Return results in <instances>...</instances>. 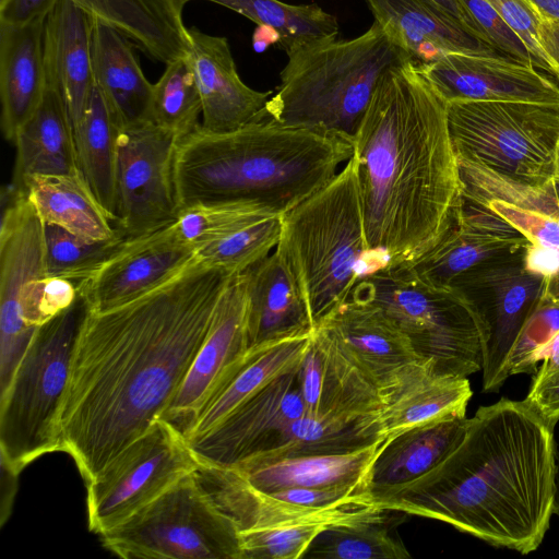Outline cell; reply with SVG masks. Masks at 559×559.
Instances as JSON below:
<instances>
[{"mask_svg": "<svg viewBox=\"0 0 559 559\" xmlns=\"http://www.w3.org/2000/svg\"><path fill=\"white\" fill-rule=\"evenodd\" d=\"M462 198L512 225L531 245L559 257V191L556 180L534 187L459 160Z\"/></svg>", "mask_w": 559, "mask_h": 559, "instance_id": "603a6c76", "label": "cell"}, {"mask_svg": "<svg viewBox=\"0 0 559 559\" xmlns=\"http://www.w3.org/2000/svg\"><path fill=\"white\" fill-rule=\"evenodd\" d=\"M447 109L457 160L534 187L559 178V104L456 100Z\"/></svg>", "mask_w": 559, "mask_h": 559, "instance_id": "9c48e42d", "label": "cell"}, {"mask_svg": "<svg viewBox=\"0 0 559 559\" xmlns=\"http://www.w3.org/2000/svg\"><path fill=\"white\" fill-rule=\"evenodd\" d=\"M438 7L459 21L473 35L484 40L478 28L462 0H431ZM485 41V40H484Z\"/></svg>", "mask_w": 559, "mask_h": 559, "instance_id": "11a10c76", "label": "cell"}, {"mask_svg": "<svg viewBox=\"0 0 559 559\" xmlns=\"http://www.w3.org/2000/svg\"><path fill=\"white\" fill-rule=\"evenodd\" d=\"M554 428L525 401L502 397L480 406L433 468L372 501L527 555L540 546L554 515Z\"/></svg>", "mask_w": 559, "mask_h": 559, "instance_id": "3957f363", "label": "cell"}, {"mask_svg": "<svg viewBox=\"0 0 559 559\" xmlns=\"http://www.w3.org/2000/svg\"><path fill=\"white\" fill-rule=\"evenodd\" d=\"M447 103L501 100L559 104V83L506 56L450 52L419 67Z\"/></svg>", "mask_w": 559, "mask_h": 559, "instance_id": "ac0fdd59", "label": "cell"}, {"mask_svg": "<svg viewBox=\"0 0 559 559\" xmlns=\"http://www.w3.org/2000/svg\"><path fill=\"white\" fill-rule=\"evenodd\" d=\"M379 440L376 416L342 418L304 414L274 429L247 459L274 460L298 455L341 454Z\"/></svg>", "mask_w": 559, "mask_h": 559, "instance_id": "e575fe53", "label": "cell"}, {"mask_svg": "<svg viewBox=\"0 0 559 559\" xmlns=\"http://www.w3.org/2000/svg\"><path fill=\"white\" fill-rule=\"evenodd\" d=\"M559 371V332L548 345L542 366L537 369L534 378H544Z\"/></svg>", "mask_w": 559, "mask_h": 559, "instance_id": "9f6ffc18", "label": "cell"}, {"mask_svg": "<svg viewBox=\"0 0 559 559\" xmlns=\"http://www.w3.org/2000/svg\"><path fill=\"white\" fill-rule=\"evenodd\" d=\"M19 475L20 474L17 472L12 469L8 463L1 459V525L5 523L11 513L14 497L17 491Z\"/></svg>", "mask_w": 559, "mask_h": 559, "instance_id": "db71d44e", "label": "cell"}, {"mask_svg": "<svg viewBox=\"0 0 559 559\" xmlns=\"http://www.w3.org/2000/svg\"><path fill=\"white\" fill-rule=\"evenodd\" d=\"M317 334L323 356L318 416L361 418L383 408L377 384L322 329Z\"/></svg>", "mask_w": 559, "mask_h": 559, "instance_id": "74e56055", "label": "cell"}, {"mask_svg": "<svg viewBox=\"0 0 559 559\" xmlns=\"http://www.w3.org/2000/svg\"><path fill=\"white\" fill-rule=\"evenodd\" d=\"M46 16L23 24L0 22V122L4 139L12 143L38 109L47 87Z\"/></svg>", "mask_w": 559, "mask_h": 559, "instance_id": "d4e9b609", "label": "cell"}, {"mask_svg": "<svg viewBox=\"0 0 559 559\" xmlns=\"http://www.w3.org/2000/svg\"><path fill=\"white\" fill-rule=\"evenodd\" d=\"M249 349L246 274L223 290L209 333L160 419L186 438L199 412Z\"/></svg>", "mask_w": 559, "mask_h": 559, "instance_id": "e0dca14e", "label": "cell"}, {"mask_svg": "<svg viewBox=\"0 0 559 559\" xmlns=\"http://www.w3.org/2000/svg\"><path fill=\"white\" fill-rule=\"evenodd\" d=\"M554 514L559 518V443L556 448Z\"/></svg>", "mask_w": 559, "mask_h": 559, "instance_id": "680465c9", "label": "cell"}, {"mask_svg": "<svg viewBox=\"0 0 559 559\" xmlns=\"http://www.w3.org/2000/svg\"><path fill=\"white\" fill-rule=\"evenodd\" d=\"M245 274L249 348L313 331L300 288L276 249Z\"/></svg>", "mask_w": 559, "mask_h": 559, "instance_id": "83f0119b", "label": "cell"}, {"mask_svg": "<svg viewBox=\"0 0 559 559\" xmlns=\"http://www.w3.org/2000/svg\"><path fill=\"white\" fill-rule=\"evenodd\" d=\"M88 310L79 293L40 325L0 397V457L19 474L41 455L62 451L59 416Z\"/></svg>", "mask_w": 559, "mask_h": 559, "instance_id": "52a82bcc", "label": "cell"}, {"mask_svg": "<svg viewBox=\"0 0 559 559\" xmlns=\"http://www.w3.org/2000/svg\"><path fill=\"white\" fill-rule=\"evenodd\" d=\"M524 401L555 427L559 420V371L544 378H534Z\"/></svg>", "mask_w": 559, "mask_h": 559, "instance_id": "f907efd6", "label": "cell"}, {"mask_svg": "<svg viewBox=\"0 0 559 559\" xmlns=\"http://www.w3.org/2000/svg\"><path fill=\"white\" fill-rule=\"evenodd\" d=\"M559 332V299L542 295L516 337L504 365V376L537 372L546 349Z\"/></svg>", "mask_w": 559, "mask_h": 559, "instance_id": "f6af8a7d", "label": "cell"}, {"mask_svg": "<svg viewBox=\"0 0 559 559\" xmlns=\"http://www.w3.org/2000/svg\"><path fill=\"white\" fill-rule=\"evenodd\" d=\"M539 41L555 68L556 80L559 83V21L542 17Z\"/></svg>", "mask_w": 559, "mask_h": 559, "instance_id": "f5cc1de1", "label": "cell"}, {"mask_svg": "<svg viewBox=\"0 0 559 559\" xmlns=\"http://www.w3.org/2000/svg\"><path fill=\"white\" fill-rule=\"evenodd\" d=\"M287 57L265 118L318 130L352 145L382 75L412 60L376 21L355 38L313 40Z\"/></svg>", "mask_w": 559, "mask_h": 559, "instance_id": "5b68a950", "label": "cell"}, {"mask_svg": "<svg viewBox=\"0 0 559 559\" xmlns=\"http://www.w3.org/2000/svg\"><path fill=\"white\" fill-rule=\"evenodd\" d=\"M91 19L129 38L156 61L168 64L189 52L183 7L177 0H72Z\"/></svg>", "mask_w": 559, "mask_h": 559, "instance_id": "4dcf8cb0", "label": "cell"}, {"mask_svg": "<svg viewBox=\"0 0 559 559\" xmlns=\"http://www.w3.org/2000/svg\"><path fill=\"white\" fill-rule=\"evenodd\" d=\"M200 464L183 435L156 420L86 484L90 531L100 536L117 527Z\"/></svg>", "mask_w": 559, "mask_h": 559, "instance_id": "8fae6325", "label": "cell"}, {"mask_svg": "<svg viewBox=\"0 0 559 559\" xmlns=\"http://www.w3.org/2000/svg\"><path fill=\"white\" fill-rule=\"evenodd\" d=\"M182 7H185L186 1L185 0H177Z\"/></svg>", "mask_w": 559, "mask_h": 559, "instance_id": "91938a15", "label": "cell"}, {"mask_svg": "<svg viewBox=\"0 0 559 559\" xmlns=\"http://www.w3.org/2000/svg\"><path fill=\"white\" fill-rule=\"evenodd\" d=\"M0 225V396L37 329L27 325L19 297L33 280L46 275L44 222L26 191L10 183L2 189Z\"/></svg>", "mask_w": 559, "mask_h": 559, "instance_id": "4fadbf2b", "label": "cell"}, {"mask_svg": "<svg viewBox=\"0 0 559 559\" xmlns=\"http://www.w3.org/2000/svg\"><path fill=\"white\" fill-rule=\"evenodd\" d=\"M384 441L341 454L287 456L274 460L247 459L234 467L251 486L271 492L287 488L365 486ZM371 491V490H370Z\"/></svg>", "mask_w": 559, "mask_h": 559, "instance_id": "f1b7e54d", "label": "cell"}, {"mask_svg": "<svg viewBox=\"0 0 559 559\" xmlns=\"http://www.w3.org/2000/svg\"><path fill=\"white\" fill-rule=\"evenodd\" d=\"M328 523L292 524L239 532L241 559H299Z\"/></svg>", "mask_w": 559, "mask_h": 559, "instance_id": "bcb514c9", "label": "cell"}, {"mask_svg": "<svg viewBox=\"0 0 559 559\" xmlns=\"http://www.w3.org/2000/svg\"><path fill=\"white\" fill-rule=\"evenodd\" d=\"M283 215L265 212L241 228L197 249V257L210 266L233 275L246 272L276 248Z\"/></svg>", "mask_w": 559, "mask_h": 559, "instance_id": "60d3db41", "label": "cell"}, {"mask_svg": "<svg viewBox=\"0 0 559 559\" xmlns=\"http://www.w3.org/2000/svg\"><path fill=\"white\" fill-rule=\"evenodd\" d=\"M187 60L202 102L201 126L228 132L265 118L272 91L260 92L240 78L226 37L188 28Z\"/></svg>", "mask_w": 559, "mask_h": 559, "instance_id": "7402d4cb", "label": "cell"}, {"mask_svg": "<svg viewBox=\"0 0 559 559\" xmlns=\"http://www.w3.org/2000/svg\"><path fill=\"white\" fill-rule=\"evenodd\" d=\"M186 3L190 0H185ZM233 10L261 27L272 29L286 53L313 40L338 35L337 19L319 4H289L281 0H204Z\"/></svg>", "mask_w": 559, "mask_h": 559, "instance_id": "f35d334b", "label": "cell"}, {"mask_svg": "<svg viewBox=\"0 0 559 559\" xmlns=\"http://www.w3.org/2000/svg\"><path fill=\"white\" fill-rule=\"evenodd\" d=\"M119 131L94 83L86 107L73 127L76 160L81 175L114 224Z\"/></svg>", "mask_w": 559, "mask_h": 559, "instance_id": "8d00e7d4", "label": "cell"}, {"mask_svg": "<svg viewBox=\"0 0 559 559\" xmlns=\"http://www.w3.org/2000/svg\"><path fill=\"white\" fill-rule=\"evenodd\" d=\"M23 189L46 224L90 241L121 235L80 173L34 175L26 179Z\"/></svg>", "mask_w": 559, "mask_h": 559, "instance_id": "d590c367", "label": "cell"}, {"mask_svg": "<svg viewBox=\"0 0 559 559\" xmlns=\"http://www.w3.org/2000/svg\"><path fill=\"white\" fill-rule=\"evenodd\" d=\"M481 38L499 53L540 69L521 38L485 0H462Z\"/></svg>", "mask_w": 559, "mask_h": 559, "instance_id": "c3c4849f", "label": "cell"}, {"mask_svg": "<svg viewBox=\"0 0 559 559\" xmlns=\"http://www.w3.org/2000/svg\"><path fill=\"white\" fill-rule=\"evenodd\" d=\"M317 329L324 330L377 384L383 405L424 361L383 308L367 299L350 296Z\"/></svg>", "mask_w": 559, "mask_h": 559, "instance_id": "d6986e66", "label": "cell"}, {"mask_svg": "<svg viewBox=\"0 0 559 559\" xmlns=\"http://www.w3.org/2000/svg\"><path fill=\"white\" fill-rule=\"evenodd\" d=\"M4 0H0V2H3Z\"/></svg>", "mask_w": 559, "mask_h": 559, "instance_id": "94428289", "label": "cell"}, {"mask_svg": "<svg viewBox=\"0 0 559 559\" xmlns=\"http://www.w3.org/2000/svg\"><path fill=\"white\" fill-rule=\"evenodd\" d=\"M13 143L16 154L11 183L16 188L23 189L34 175L80 173L71 118L62 96L51 86L47 85L38 109Z\"/></svg>", "mask_w": 559, "mask_h": 559, "instance_id": "d6a6232c", "label": "cell"}, {"mask_svg": "<svg viewBox=\"0 0 559 559\" xmlns=\"http://www.w3.org/2000/svg\"><path fill=\"white\" fill-rule=\"evenodd\" d=\"M473 396L467 377L438 374L423 361L389 394L376 416L377 436L386 441L408 429L466 416Z\"/></svg>", "mask_w": 559, "mask_h": 559, "instance_id": "4316f807", "label": "cell"}, {"mask_svg": "<svg viewBox=\"0 0 559 559\" xmlns=\"http://www.w3.org/2000/svg\"><path fill=\"white\" fill-rule=\"evenodd\" d=\"M58 0H4L0 2V22L23 24L46 16Z\"/></svg>", "mask_w": 559, "mask_h": 559, "instance_id": "816d5d0a", "label": "cell"}, {"mask_svg": "<svg viewBox=\"0 0 559 559\" xmlns=\"http://www.w3.org/2000/svg\"><path fill=\"white\" fill-rule=\"evenodd\" d=\"M467 417H452L408 429L386 441L370 472L372 500L433 468L463 435Z\"/></svg>", "mask_w": 559, "mask_h": 559, "instance_id": "836d02e7", "label": "cell"}, {"mask_svg": "<svg viewBox=\"0 0 559 559\" xmlns=\"http://www.w3.org/2000/svg\"><path fill=\"white\" fill-rule=\"evenodd\" d=\"M542 17L559 21V0H527Z\"/></svg>", "mask_w": 559, "mask_h": 559, "instance_id": "6f0895ef", "label": "cell"}, {"mask_svg": "<svg viewBox=\"0 0 559 559\" xmlns=\"http://www.w3.org/2000/svg\"><path fill=\"white\" fill-rule=\"evenodd\" d=\"M178 138L153 121L122 128L116 168V228L139 237L176 222L174 181Z\"/></svg>", "mask_w": 559, "mask_h": 559, "instance_id": "7c38bea8", "label": "cell"}, {"mask_svg": "<svg viewBox=\"0 0 559 559\" xmlns=\"http://www.w3.org/2000/svg\"><path fill=\"white\" fill-rule=\"evenodd\" d=\"M265 212L270 211L241 202L198 203L181 209L174 226L183 241L198 249L241 228Z\"/></svg>", "mask_w": 559, "mask_h": 559, "instance_id": "ee69618b", "label": "cell"}, {"mask_svg": "<svg viewBox=\"0 0 559 559\" xmlns=\"http://www.w3.org/2000/svg\"><path fill=\"white\" fill-rule=\"evenodd\" d=\"M297 369L274 379L209 431L187 439L199 461L234 466L250 456L274 429L306 414Z\"/></svg>", "mask_w": 559, "mask_h": 559, "instance_id": "44dd1931", "label": "cell"}, {"mask_svg": "<svg viewBox=\"0 0 559 559\" xmlns=\"http://www.w3.org/2000/svg\"><path fill=\"white\" fill-rule=\"evenodd\" d=\"M121 234L90 241L57 225L44 223L46 275L80 283L92 276L122 245Z\"/></svg>", "mask_w": 559, "mask_h": 559, "instance_id": "7bdbcfd3", "label": "cell"}, {"mask_svg": "<svg viewBox=\"0 0 559 559\" xmlns=\"http://www.w3.org/2000/svg\"><path fill=\"white\" fill-rule=\"evenodd\" d=\"M388 519L335 524L323 528L302 558L311 559H406L411 558Z\"/></svg>", "mask_w": 559, "mask_h": 559, "instance_id": "ab89813d", "label": "cell"}, {"mask_svg": "<svg viewBox=\"0 0 559 559\" xmlns=\"http://www.w3.org/2000/svg\"><path fill=\"white\" fill-rule=\"evenodd\" d=\"M275 249L293 273L312 330L317 329L350 297L367 271L368 250L353 155L328 185L283 215Z\"/></svg>", "mask_w": 559, "mask_h": 559, "instance_id": "8992f818", "label": "cell"}, {"mask_svg": "<svg viewBox=\"0 0 559 559\" xmlns=\"http://www.w3.org/2000/svg\"><path fill=\"white\" fill-rule=\"evenodd\" d=\"M447 107L412 60L377 85L353 142L366 275L415 261L454 219L463 186Z\"/></svg>", "mask_w": 559, "mask_h": 559, "instance_id": "7a4b0ae2", "label": "cell"}, {"mask_svg": "<svg viewBox=\"0 0 559 559\" xmlns=\"http://www.w3.org/2000/svg\"><path fill=\"white\" fill-rule=\"evenodd\" d=\"M366 2L374 21L418 67L450 52L501 55L431 0Z\"/></svg>", "mask_w": 559, "mask_h": 559, "instance_id": "cb8c5ba5", "label": "cell"}, {"mask_svg": "<svg viewBox=\"0 0 559 559\" xmlns=\"http://www.w3.org/2000/svg\"><path fill=\"white\" fill-rule=\"evenodd\" d=\"M174 223L126 238L92 276L78 283L91 311H105L143 296L197 258L195 247L178 236Z\"/></svg>", "mask_w": 559, "mask_h": 559, "instance_id": "2e32d148", "label": "cell"}, {"mask_svg": "<svg viewBox=\"0 0 559 559\" xmlns=\"http://www.w3.org/2000/svg\"><path fill=\"white\" fill-rule=\"evenodd\" d=\"M350 296L382 307L436 373L467 377L481 370L483 324L464 293L430 285L399 264L364 276Z\"/></svg>", "mask_w": 559, "mask_h": 559, "instance_id": "ba28073f", "label": "cell"}, {"mask_svg": "<svg viewBox=\"0 0 559 559\" xmlns=\"http://www.w3.org/2000/svg\"><path fill=\"white\" fill-rule=\"evenodd\" d=\"M195 477L215 507L239 532L292 524H352L385 519L377 506L314 508L287 502L251 486L234 467L200 464Z\"/></svg>", "mask_w": 559, "mask_h": 559, "instance_id": "ffe728a7", "label": "cell"}, {"mask_svg": "<svg viewBox=\"0 0 559 559\" xmlns=\"http://www.w3.org/2000/svg\"><path fill=\"white\" fill-rule=\"evenodd\" d=\"M47 85L62 96L72 126L81 118L94 87L91 17L72 0H58L44 26Z\"/></svg>", "mask_w": 559, "mask_h": 559, "instance_id": "484cf974", "label": "cell"}, {"mask_svg": "<svg viewBox=\"0 0 559 559\" xmlns=\"http://www.w3.org/2000/svg\"><path fill=\"white\" fill-rule=\"evenodd\" d=\"M91 43L94 83L119 129L151 121L153 83L145 78L131 40L91 19Z\"/></svg>", "mask_w": 559, "mask_h": 559, "instance_id": "f546056e", "label": "cell"}, {"mask_svg": "<svg viewBox=\"0 0 559 559\" xmlns=\"http://www.w3.org/2000/svg\"><path fill=\"white\" fill-rule=\"evenodd\" d=\"M311 334L302 333L251 346L199 412L186 439L209 431L274 379L295 370L307 350Z\"/></svg>", "mask_w": 559, "mask_h": 559, "instance_id": "1f68e13d", "label": "cell"}, {"mask_svg": "<svg viewBox=\"0 0 559 559\" xmlns=\"http://www.w3.org/2000/svg\"><path fill=\"white\" fill-rule=\"evenodd\" d=\"M528 245L526 237L503 218L462 198L441 239L405 264L426 283L452 288L474 272L522 259Z\"/></svg>", "mask_w": 559, "mask_h": 559, "instance_id": "9a60e30c", "label": "cell"}, {"mask_svg": "<svg viewBox=\"0 0 559 559\" xmlns=\"http://www.w3.org/2000/svg\"><path fill=\"white\" fill-rule=\"evenodd\" d=\"M79 296L78 283L41 276L22 289L19 306L24 322L38 328L70 307Z\"/></svg>", "mask_w": 559, "mask_h": 559, "instance_id": "7dc6e473", "label": "cell"}, {"mask_svg": "<svg viewBox=\"0 0 559 559\" xmlns=\"http://www.w3.org/2000/svg\"><path fill=\"white\" fill-rule=\"evenodd\" d=\"M233 276L197 257L141 297L88 310L59 416L62 451L85 484L162 418Z\"/></svg>", "mask_w": 559, "mask_h": 559, "instance_id": "6da1fadb", "label": "cell"}, {"mask_svg": "<svg viewBox=\"0 0 559 559\" xmlns=\"http://www.w3.org/2000/svg\"><path fill=\"white\" fill-rule=\"evenodd\" d=\"M99 537L106 549L126 559H241L239 531L194 472Z\"/></svg>", "mask_w": 559, "mask_h": 559, "instance_id": "30bf717a", "label": "cell"}, {"mask_svg": "<svg viewBox=\"0 0 559 559\" xmlns=\"http://www.w3.org/2000/svg\"><path fill=\"white\" fill-rule=\"evenodd\" d=\"M452 288L475 305L483 324V391L497 392L504 365L525 321L544 292V280L528 271L524 257L474 272Z\"/></svg>", "mask_w": 559, "mask_h": 559, "instance_id": "5bb4252c", "label": "cell"}, {"mask_svg": "<svg viewBox=\"0 0 559 559\" xmlns=\"http://www.w3.org/2000/svg\"><path fill=\"white\" fill-rule=\"evenodd\" d=\"M521 38L536 58L540 70L556 79L555 68L539 41L542 16L527 0H485Z\"/></svg>", "mask_w": 559, "mask_h": 559, "instance_id": "681fc988", "label": "cell"}, {"mask_svg": "<svg viewBox=\"0 0 559 559\" xmlns=\"http://www.w3.org/2000/svg\"><path fill=\"white\" fill-rule=\"evenodd\" d=\"M202 115V102L191 67L176 60L153 84L151 121L179 139L193 131Z\"/></svg>", "mask_w": 559, "mask_h": 559, "instance_id": "b9f144b4", "label": "cell"}, {"mask_svg": "<svg viewBox=\"0 0 559 559\" xmlns=\"http://www.w3.org/2000/svg\"><path fill=\"white\" fill-rule=\"evenodd\" d=\"M352 155L353 145L337 136L269 118L228 132L200 123L176 146L179 211L241 202L285 215L328 185Z\"/></svg>", "mask_w": 559, "mask_h": 559, "instance_id": "277c9868", "label": "cell"}]
</instances>
